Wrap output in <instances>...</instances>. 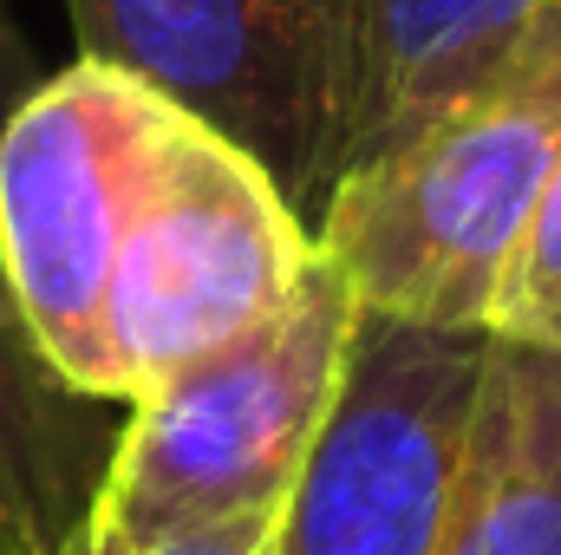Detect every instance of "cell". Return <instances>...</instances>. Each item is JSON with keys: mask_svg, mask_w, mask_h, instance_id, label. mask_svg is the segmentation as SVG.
I'll list each match as a JSON object with an SVG mask.
<instances>
[{"mask_svg": "<svg viewBox=\"0 0 561 555\" xmlns=\"http://www.w3.org/2000/svg\"><path fill=\"white\" fill-rule=\"evenodd\" d=\"M313 269V223L236 144L163 118L150 144L125 249L105 294V353L118 406L255 333Z\"/></svg>", "mask_w": 561, "mask_h": 555, "instance_id": "obj_4", "label": "cell"}, {"mask_svg": "<svg viewBox=\"0 0 561 555\" xmlns=\"http://www.w3.org/2000/svg\"><path fill=\"white\" fill-rule=\"evenodd\" d=\"M66 555H99V550H92V536H79V543H72Z\"/></svg>", "mask_w": 561, "mask_h": 555, "instance_id": "obj_13", "label": "cell"}, {"mask_svg": "<svg viewBox=\"0 0 561 555\" xmlns=\"http://www.w3.org/2000/svg\"><path fill=\"white\" fill-rule=\"evenodd\" d=\"M561 157V0L503 66L412 138L353 163L313 216V249L359 314L490 333L496 287Z\"/></svg>", "mask_w": 561, "mask_h": 555, "instance_id": "obj_1", "label": "cell"}, {"mask_svg": "<svg viewBox=\"0 0 561 555\" xmlns=\"http://www.w3.org/2000/svg\"><path fill=\"white\" fill-rule=\"evenodd\" d=\"M79 59L150 86L170 112L236 144L313 223L353 163V0H66Z\"/></svg>", "mask_w": 561, "mask_h": 555, "instance_id": "obj_3", "label": "cell"}, {"mask_svg": "<svg viewBox=\"0 0 561 555\" xmlns=\"http://www.w3.org/2000/svg\"><path fill=\"white\" fill-rule=\"evenodd\" d=\"M490 333L359 314L333 412L275 510V555H444Z\"/></svg>", "mask_w": 561, "mask_h": 555, "instance_id": "obj_5", "label": "cell"}, {"mask_svg": "<svg viewBox=\"0 0 561 555\" xmlns=\"http://www.w3.org/2000/svg\"><path fill=\"white\" fill-rule=\"evenodd\" d=\"M496 340L561 353V157L529 209V229L510 256V275L496 287V314H490Z\"/></svg>", "mask_w": 561, "mask_h": 555, "instance_id": "obj_10", "label": "cell"}, {"mask_svg": "<svg viewBox=\"0 0 561 555\" xmlns=\"http://www.w3.org/2000/svg\"><path fill=\"white\" fill-rule=\"evenodd\" d=\"M444 555H561V353L490 333L483 406Z\"/></svg>", "mask_w": 561, "mask_h": 555, "instance_id": "obj_8", "label": "cell"}, {"mask_svg": "<svg viewBox=\"0 0 561 555\" xmlns=\"http://www.w3.org/2000/svg\"><path fill=\"white\" fill-rule=\"evenodd\" d=\"M125 406L79 393L0 275V555H66L105 490Z\"/></svg>", "mask_w": 561, "mask_h": 555, "instance_id": "obj_7", "label": "cell"}, {"mask_svg": "<svg viewBox=\"0 0 561 555\" xmlns=\"http://www.w3.org/2000/svg\"><path fill=\"white\" fill-rule=\"evenodd\" d=\"M536 7L549 0H353L359 13L353 163L392 150L431 112L483 86L516 46V33L536 20Z\"/></svg>", "mask_w": 561, "mask_h": 555, "instance_id": "obj_9", "label": "cell"}, {"mask_svg": "<svg viewBox=\"0 0 561 555\" xmlns=\"http://www.w3.org/2000/svg\"><path fill=\"white\" fill-rule=\"evenodd\" d=\"M353 320V287L313 249V269L275 320L125 406L85 536L105 550H138L203 523L275 517L333 412Z\"/></svg>", "mask_w": 561, "mask_h": 555, "instance_id": "obj_2", "label": "cell"}, {"mask_svg": "<svg viewBox=\"0 0 561 555\" xmlns=\"http://www.w3.org/2000/svg\"><path fill=\"white\" fill-rule=\"evenodd\" d=\"M163 118L170 105L150 86L72 59L46 72L0 132V275L46 360L112 406L105 294Z\"/></svg>", "mask_w": 561, "mask_h": 555, "instance_id": "obj_6", "label": "cell"}, {"mask_svg": "<svg viewBox=\"0 0 561 555\" xmlns=\"http://www.w3.org/2000/svg\"><path fill=\"white\" fill-rule=\"evenodd\" d=\"M39 79H46V72H39L33 46L20 39V26H13V13H7V0H0V132H7V118L20 112V99H26Z\"/></svg>", "mask_w": 561, "mask_h": 555, "instance_id": "obj_12", "label": "cell"}, {"mask_svg": "<svg viewBox=\"0 0 561 555\" xmlns=\"http://www.w3.org/2000/svg\"><path fill=\"white\" fill-rule=\"evenodd\" d=\"M99 555H275V517H236V523H203V530H176V536H157L138 550H105Z\"/></svg>", "mask_w": 561, "mask_h": 555, "instance_id": "obj_11", "label": "cell"}]
</instances>
